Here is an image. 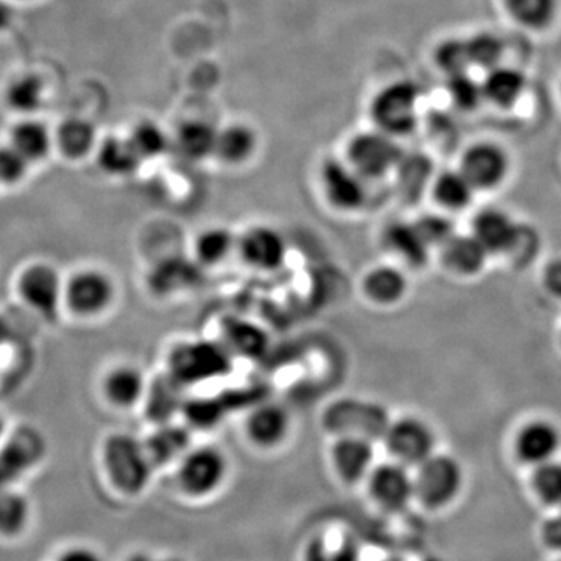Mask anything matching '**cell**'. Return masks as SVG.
Here are the masks:
<instances>
[{"mask_svg": "<svg viewBox=\"0 0 561 561\" xmlns=\"http://www.w3.org/2000/svg\"><path fill=\"white\" fill-rule=\"evenodd\" d=\"M231 370L232 354L221 342L180 343L169 356L168 373L184 387L224 378Z\"/></svg>", "mask_w": 561, "mask_h": 561, "instance_id": "6da1fadb", "label": "cell"}, {"mask_svg": "<svg viewBox=\"0 0 561 561\" xmlns=\"http://www.w3.org/2000/svg\"><path fill=\"white\" fill-rule=\"evenodd\" d=\"M420 90L413 81L398 80L373 98L370 116L376 130L391 138L411 135L419 125Z\"/></svg>", "mask_w": 561, "mask_h": 561, "instance_id": "7a4b0ae2", "label": "cell"}, {"mask_svg": "<svg viewBox=\"0 0 561 561\" xmlns=\"http://www.w3.org/2000/svg\"><path fill=\"white\" fill-rule=\"evenodd\" d=\"M103 460L111 482L128 494L146 489L154 467L146 445L128 434L111 435L103 449Z\"/></svg>", "mask_w": 561, "mask_h": 561, "instance_id": "3957f363", "label": "cell"}, {"mask_svg": "<svg viewBox=\"0 0 561 561\" xmlns=\"http://www.w3.org/2000/svg\"><path fill=\"white\" fill-rule=\"evenodd\" d=\"M404 157L400 144L379 130L362 131L346 146V162L362 179L379 180L397 171Z\"/></svg>", "mask_w": 561, "mask_h": 561, "instance_id": "277c9868", "label": "cell"}, {"mask_svg": "<svg viewBox=\"0 0 561 561\" xmlns=\"http://www.w3.org/2000/svg\"><path fill=\"white\" fill-rule=\"evenodd\" d=\"M330 430L339 437H357L376 440L386 435L390 426L389 416L375 402L345 400L332 405L327 415Z\"/></svg>", "mask_w": 561, "mask_h": 561, "instance_id": "5b68a950", "label": "cell"}, {"mask_svg": "<svg viewBox=\"0 0 561 561\" xmlns=\"http://www.w3.org/2000/svg\"><path fill=\"white\" fill-rule=\"evenodd\" d=\"M415 494L424 504L440 507L448 504L459 493L461 470L453 457L434 456L419 465V472L413 478Z\"/></svg>", "mask_w": 561, "mask_h": 561, "instance_id": "8992f818", "label": "cell"}, {"mask_svg": "<svg viewBox=\"0 0 561 561\" xmlns=\"http://www.w3.org/2000/svg\"><path fill=\"white\" fill-rule=\"evenodd\" d=\"M320 183L328 203L342 213H356L368 201L365 180L346 161L330 158L321 162Z\"/></svg>", "mask_w": 561, "mask_h": 561, "instance_id": "52a82bcc", "label": "cell"}, {"mask_svg": "<svg viewBox=\"0 0 561 561\" xmlns=\"http://www.w3.org/2000/svg\"><path fill=\"white\" fill-rule=\"evenodd\" d=\"M21 297L31 308L47 320H54L60 311L65 286L58 272L47 264H36L22 273Z\"/></svg>", "mask_w": 561, "mask_h": 561, "instance_id": "ba28073f", "label": "cell"}, {"mask_svg": "<svg viewBox=\"0 0 561 561\" xmlns=\"http://www.w3.org/2000/svg\"><path fill=\"white\" fill-rule=\"evenodd\" d=\"M387 448L402 465H420L432 456L435 438L424 421L405 416L390 423L386 435Z\"/></svg>", "mask_w": 561, "mask_h": 561, "instance_id": "9c48e42d", "label": "cell"}, {"mask_svg": "<svg viewBox=\"0 0 561 561\" xmlns=\"http://www.w3.org/2000/svg\"><path fill=\"white\" fill-rule=\"evenodd\" d=\"M508 169L511 161L500 146L493 142H478L465 151L459 171L478 191L500 186L507 176Z\"/></svg>", "mask_w": 561, "mask_h": 561, "instance_id": "30bf717a", "label": "cell"}, {"mask_svg": "<svg viewBox=\"0 0 561 561\" xmlns=\"http://www.w3.org/2000/svg\"><path fill=\"white\" fill-rule=\"evenodd\" d=\"M65 298L79 316H99L114 301V284L105 273L80 272L66 284Z\"/></svg>", "mask_w": 561, "mask_h": 561, "instance_id": "8fae6325", "label": "cell"}, {"mask_svg": "<svg viewBox=\"0 0 561 561\" xmlns=\"http://www.w3.org/2000/svg\"><path fill=\"white\" fill-rule=\"evenodd\" d=\"M238 250L242 260L261 272L278 271L287 257V243L275 228H250L238 241Z\"/></svg>", "mask_w": 561, "mask_h": 561, "instance_id": "7c38bea8", "label": "cell"}, {"mask_svg": "<svg viewBox=\"0 0 561 561\" xmlns=\"http://www.w3.org/2000/svg\"><path fill=\"white\" fill-rule=\"evenodd\" d=\"M227 472V460L216 448H201L183 457L180 481L192 494H206L216 490Z\"/></svg>", "mask_w": 561, "mask_h": 561, "instance_id": "4fadbf2b", "label": "cell"}, {"mask_svg": "<svg viewBox=\"0 0 561 561\" xmlns=\"http://www.w3.org/2000/svg\"><path fill=\"white\" fill-rule=\"evenodd\" d=\"M472 236L490 253L512 250L519 239V228L504 210L483 209L472 220Z\"/></svg>", "mask_w": 561, "mask_h": 561, "instance_id": "5bb4252c", "label": "cell"}, {"mask_svg": "<svg viewBox=\"0 0 561 561\" xmlns=\"http://www.w3.org/2000/svg\"><path fill=\"white\" fill-rule=\"evenodd\" d=\"M370 489L375 500L391 511L404 507L415 494L413 478L402 463H387L376 468L371 474Z\"/></svg>", "mask_w": 561, "mask_h": 561, "instance_id": "9a60e30c", "label": "cell"}, {"mask_svg": "<svg viewBox=\"0 0 561 561\" xmlns=\"http://www.w3.org/2000/svg\"><path fill=\"white\" fill-rule=\"evenodd\" d=\"M561 434L552 423L545 420L531 421L519 431L516 437V453L519 459L531 465H542L553 460L559 453Z\"/></svg>", "mask_w": 561, "mask_h": 561, "instance_id": "2e32d148", "label": "cell"}, {"mask_svg": "<svg viewBox=\"0 0 561 561\" xmlns=\"http://www.w3.org/2000/svg\"><path fill=\"white\" fill-rule=\"evenodd\" d=\"M183 383L176 381L169 373L154 378L149 386H147L146 397V413L149 420L160 424L172 423V419L183 411L184 402L187 398L184 397Z\"/></svg>", "mask_w": 561, "mask_h": 561, "instance_id": "e0dca14e", "label": "cell"}, {"mask_svg": "<svg viewBox=\"0 0 561 561\" xmlns=\"http://www.w3.org/2000/svg\"><path fill=\"white\" fill-rule=\"evenodd\" d=\"M481 87L483 102H489L496 108L508 110L523 98L527 88V79L522 70L500 65L486 70Z\"/></svg>", "mask_w": 561, "mask_h": 561, "instance_id": "ac0fdd59", "label": "cell"}, {"mask_svg": "<svg viewBox=\"0 0 561 561\" xmlns=\"http://www.w3.org/2000/svg\"><path fill=\"white\" fill-rule=\"evenodd\" d=\"M9 144L31 164H35L46 160L54 149V131L35 116L21 117L11 127Z\"/></svg>", "mask_w": 561, "mask_h": 561, "instance_id": "d6986e66", "label": "cell"}, {"mask_svg": "<svg viewBox=\"0 0 561 561\" xmlns=\"http://www.w3.org/2000/svg\"><path fill=\"white\" fill-rule=\"evenodd\" d=\"M47 99V87L36 72H22L11 77L3 90V102L21 117L35 116Z\"/></svg>", "mask_w": 561, "mask_h": 561, "instance_id": "ffe728a7", "label": "cell"}, {"mask_svg": "<svg viewBox=\"0 0 561 561\" xmlns=\"http://www.w3.org/2000/svg\"><path fill=\"white\" fill-rule=\"evenodd\" d=\"M289 412L278 404H271V402L256 405L247 420V431H249L251 440L260 446H265V448H271V446L283 442L289 434Z\"/></svg>", "mask_w": 561, "mask_h": 561, "instance_id": "44dd1931", "label": "cell"}, {"mask_svg": "<svg viewBox=\"0 0 561 561\" xmlns=\"http://www.w3.org/2000/svg\"><path fill=\"white\" fill-rule=\"evenodd\" d=\"M382 242L391 254L412 267H421L426 264L427 256H430L431 247L416 230L415 224L393 221V224L387 225Z\"/></svg>", "mask_w": 561, "mask_h": 561, "instance_id": "7402d4cb", "label": "cell"}, {"mask_svg": "<svg viewBox=\"0 0 561 561\" xmlns=\"http://www.w3.org/2000/svg\"><path fill=\"white\" fill-rule=\"evenodd\" d=\"M362 290L375 305L394 306L408 294V276L393 265H378L365 275Z\"/></svg>", "mask_w": 561, "mask_h": 561, "instance_id": "603a6c76", "label": "cell"}, {"mask_svg": "<svg viewBox=\"0 0 561 561\" xmlns=\"http://www.w3.org/2000/svg\"><path fill=\"white\" fill-rule=\"evenodd\" d=\"M219 130L209 122L192 119L183 122L175 133L173 144L181 157L187 161L198 162L214 157Z\"/></svg>", "mask_w": 561, "mask_h": 561, "instance_id": "cb8c5ba5", "label": "cell"}, {"mask_svg": "<svg viewBox=\"0 0 561 561\" xmlns=\"http://www.w3.org/2000/svg\"><path fill=\"white\" fill-rule=\"evenodd\" d=\"M98 130L90 121L69 117L54 131L55 147L69 160H81L99 146Z\"/></svg>", "mask_w": 561, "mask_h": 561, "instance_id": "d4e9b609", "label": "cell"}, {"mask_svg": "<svg viewBox=\"0 0 561 561\" xmlns=\"http://www.w3.org/2000/svg\"><path fill=\"white\" fill-rule=\"evenodd\" d=\"M335 468L345 481L364 478L373 463L371 442L357 437H339L332 449Z\"/></svg>", "mask_w": 561, "mask_h": 561, "instance_id": "484cf974", "label": "cell"}, {"mask_svg": "<svg viewBox=\"0 0 561 561\" xmlns=\"http://www.w3.org/2000/svg\"><path fill=\"white\" fill-rule=\"evenodd\" d=\"M256 149V131L245 124H231L219 130L214 157L228 165H241L253 158Z\"/></svg>", "mask_w": 561, "mask_h": 561, "instance_id": "4316f807", "label": "cell"}, {"mask_svg": "<svg viewBox=\"0 0 561 561\" xmlns=\"http://www.w3.org/2000/svg\"><path fill=\"white\" fill-rule=\"evenodd\" d=\"M95 150H98L99 168L111 176H130L142 164L128 136H108L99 140Z\"/></svg>", "mask_w": 561, "mask_h": 561, "instance_id": "83f0119b", "label": "cell"}, {"mask_svg": "<svg viewBox=\"0 0 561 561\" xmlns=\"http://www.w3.org/2000/svg\"><path fill=\"white\" fill-rule=\"evenodd\" d=\"M224 345L230 350L232 356L260 357L268 348V337L257 324L241 319H230L221 324Z\"/></svg>", "mask_w": 561, "mask_h": 561, "instance_id": "f1b7e54d", "label": "cell"}, {"mask_svg": "<svg viewBox=\"0 0 561 561\" xmlns=\"http://www.w3.org/2000/svg\"><path fill=\"white\" fill-rule=\"evenodd\" d=\"M489 251L472 234H454L443 245V260L454 272L461 275H474L485 265Z\"/></svg>", "mask_w": 561, "mask_h": 561, "instance_id": "f546056e", "label": "cell"}, {"mask_svg": "<svg viewBox=\"0 0 561 561\" xmlns=\"http://www.w3.org/2000/svg\"><path fill=\"white\" fill-rule=\"evenodd\" d=\"M201 264L184 260H165L153 268L150 275L151 289L161 295L186 290L198 280Z\"/></svg>", "mask_w": 561, "mask_h": 561, "instance_id": "4dcf8cb0", "label": "cell"}, {"mask_svg": "<svg viewBox=\"0 0 561 561\" xmlns=\"http://www.w3.org/2000/svg\"><path fill=\"white\" fill-rule=\"evenodd\" d=\"M190 432L173 423L160 424L144 443L153 465H165L184 456L190 448Z\"/></svg>", "mask_w": 561, "mask_h": 561, "instance_id": "1f68e13d", "label": "cell"}, {"mask_svg": "<svg viewBox=\"0 0 561 561\" xmlns=\"http://www.w3.org/2000/svg\"><path fill=\"white\" fill-rule=\"evenodd\" d=\"M147 382L135 367H119L105 379V393L113 404L131 408L146 397Z\"/></svg>", "mask_w": 561, "mask_h": 561, "instance_id": "d6a6232c", "label": "cell"}, {"mask_svg": "<svg viewBox=\"0 0 561 561\" xmlns=\"http://www.w3.org/2000/svg\"><path fill=\"white\" fill-rule=\"evenodd\" d=\"M513 21L531 32L551 27L559 14L560 0H504Z\"/></svg>", "mask_w": 561, "mask_h": 561, "instance_id": "836d02e7", "label": "cell"}, {"mask_svg": "<svg viewBox=\"0 0 561 561\" xmlns=\"http://www.w3.org/2000/svg\"><path fill=\"white\" fill-rule=\"evenodd\" d=\"M44 453V445L35 432L24 430L16 432L14 437L3 446L0 451V457L13 468L18 474L22 476L24 472L31 470L33 465L38 463L41 456Z\"/></svg>", "mask_w": 561, "mask_h": 561, "instance_id": "e575fe53", "label": "cell"}, {"mask_svg": "<svg viewBox=\"0 0 561 561\" xmlns=\"http://www.w3.org/2000/svg\"><path fill=\"white\" fill-rule=\"evenodd\" d=\"M474 192L470 181L460 171L442 172L432 184L435 202L449 210L467 208Z\"/></svg>", "mask_w": 561, "mask_h": 561, "instance_id": "d590c367", "label": "cell"}, {"mask_svg": "<svg viewBox=\"0 0 561 561\" xmlns=\"http://www.w3.org/2000/svg\"><path fill=\"white\" fill-rule=\"evenodd\" d=\"M31 502L18 491L7 490L0 493V535L18 537L31 523Z\"/></svg>", "mask_w": 561, "mask_h": 561, "instance_id": "8d00e7d4", "label": "cell"}, {"mask_svg": "<svg viewBox=\"0 0 561 561\" xmlns=\"http://www.w3.org/2000/svg\"><path fill=\"white\" fill-rule=\"evenodd\" d=\"M238 247L234 236L227 228H208L195 239V256L201 265H217L230 256Z\"/></svg>", "mask_w": 561, "mask_h": 561, "instance_id": "74e56055", "label": "cell"}, {"mask_svg": "<svg viewBox=\"0 0 561 561\" xmlns=\"http://www.w3.org/2000/svg\"><path fill=\"white\" fill-rule=\"evenodd\" d=\"M131 146L138 151L140 160H157L171 149L172 140L168 133L153 121H140L128 135Z\"/></svg>", "mask_w": 561, "mask_h": 561, "instance_id": "f35d334b", "label": "cell"}, {"mask_svg": "<svg viewBox=\"0 0 561 561\" xmlns=\"http://www.w3.org/2000/svg\"><path fill=\"white\" fill-rule=\"evenodd\" d=\"M230 405L231 400H227L225 397L187 398L181 413H183L190 426L197 427V430H210V427L217 426L221 419L227 415Z\"/></svg>", "mask_w": 561, "mask_h": 561, "instance_id": "ab89813d", "label": "cell"}, {"mask_svg": "<svg viewBox=\"0 0 561 561\" xmlns=\"http://www.w3.org/2000/svg\"><path fill=\"white\" fill-rule=\"evenodd\" d=\"M359 549L350 537H319L311 542L306 561H357Z\"/></svg>", "mask_w": 561, "mask_h": 561, "instance_id": "60d3db41", "label": "cell"}, {"mask_svg": "<svg viewBox=\"0 0 561 561\" xmlns=\"http://www.w3.org/2000/svg\"><path fill=\"white\" fill-rule=\"evenodd\" d=\"M467 46L471 66L490 70L501 65L504 44H502L500 36L489 32L478 33V35L467 39Z\"/></svg>", "mask_w": 561, "mask_h": 561, "instance_id": "b9f144b4", "label": "cell"}, {"mask_svg": "<svg viewBox=\"0 0 561 561\" xmlns=\"http://www.w3.org/2000/svg\"><path fill=\"white\" fill-rule=\"evenodd\" d=\"M435 65L446 73V77L468 72L471 68L467 39L449 38L438 44L434 54Z\"/></svg>", "mask_w": 561, "mask_h": 561, "instance_id": "7bdbcfd3", "label": "cell"}, {"mask_svg": "<svg viewBox=\"0 0 561 561\" xmlns=\"http://www.w3.org/2000/svg\"><path fill=\"white\" fill-rule=\"evenodd\" d=\"M398 186L408 198H416V195L426 186L427 176L431 175V164L423 157H402L398 164Z\"/></svg>", "mask_w": 561, "mask_h": 561, "instance_id": "ee69618b", "label": "cell"}, {"mask_svg": "<svg viewBox=\"0 0 561 561\" xmlns=\"http://www.w3.org/2000/svg\"><path fill=\"white\" fill-rule=\"evenodd\" d=\"M446 91H448L454 105L459 110L472 111L483 102L481 83L472 79L468 72L448 77Z\"/></svg>", "mask_w": 561, "mask_h": 561, "instance_id": "f6af8a7d", "label": "cell"}, {"mask_svg": "<svg viewBox=\"0 0 561 561\" xmlns=\"http://www.w3.org/2000/svg\"><path fill=\"white\" fill-rule=\"evenodd\" d=\"M534 486L542 502L561 505V461L549 460L538 465Z\"/></svg>", "mask_w": 561, "mask_h": 561, "instance_id": "bcb514c9", "label": "cell"}, {"mask_svg": "<svg viewBox=\"0 0 561 561\" xmlns=\"http://www.w3.org/2000/svg\"><path fill=\"white\" fill-rule=\"evenodd\" d=\"M31 162L7 142L0 146V183L16 184L27 176Z\"/></svg>", "mask_w": 561, "mask_h": 561, "instance_id": "7dc6e473", "label": "cell"}, {"mask_svg": "<svg viewBox=\"0 0 561 561\" xmlns=\"http://www.w3.org/2000/svg\"><path fill=\"white\" fill-rule=\"evenodd\" d=\"M416 230L423 236L427 245H445L446 242L454 236V227L451 221L446 217L437 216V214H427V216L420 217L419 220L413 221Z\"/></svg>", "mask_w": 561, "mask_h": 561, "instance_id": "c3c4849f", "label": "cell"}, {"mask_svg": "<svg viewBox=\"0 0 561 561\" xmlns=\"http://www.w3.org/2000/svg\"><path fill=\"white\" fill-rule=\"evenodd\" d=\"M561 507V505H560ZM542 540H545L546 545L549 548L557 549L560 551L561 549V511L559 515L553 516V518L548 519L545 526H542Z\"/></svg>", "mask_w": 561, "mask_h": 561, "instance_id": "681fc988", "label": "cell"}, {"mask_svg": "<svg viewBox=\"0 0 561 561\" xmlns=\"http://www.w3.org/2000/svg\"><path fill=\"white\" fill-rule=\"evenodd\" d=\"M57 561H103L101 553L95 552L94 549L87 548V546H73V548L66 549L58 557Z\"/></svg>", "mask_w": 561, "mask_h": 561, "instance_id": "f907efd6", "label": "cell"}, {"mask_svg": "<svg viewBox=\"0 0 561 561\" xmlns=\"http://www.w3.org/2000/svg\"><path fill=\"white\" fill-rule=\"evenodd\" d=\"M13 22V0H0V35L9 31Z\"/></svg>", "mask_w": 561, "mask_h": 561, "instance_id": "816d5d0a", "label": "cell"}, {"mask_svg": "<svg viewBox=\"0 0 561 561\" xmlns=\"http://www.w3.org/2000/svg\"><path fill=\"white\" fill-rule=\"evenodd\" d=\"M9 335H10L9 327H7L5 321L0 319V345H2V343L5 342L7 339H9Z\"/></svg>", "mask_w": 561, "mask_h": 561, "instance_id": "f5cc1de1", "label": "cell"}, {"mask_svg": "<svg viewBox=\"0 0 561 561\" xmlns=\"http://www.w3.org/2000/svg\"><path fill=\"white\" fill-rule=\"evenodd\" d=\"M127 561H154L151 557L146 556V553H135V556L130 557Z\"/></svg>", "mask_w": 561, "mask_h": 561, "instance_id": "db71d44e", "label": "cell"}, {"mask_svg": "<svg viewBox=\"0 0 561 561\" xmlns=\"http://www.w3.org/2000/svg\"><path fill=\"white\" fill-rule=\"evenodd\" d=\"M3 432H5V421H3L2 413H0V438L3 437Z\"/></svg>", "mask_w": 561, "mask_h": 561, "instance_id": "11a10c76", "label": "cell"}, {"mask_svg": "<svg viewBox=\"0 0 561 561\" xmlns=\"http://www.w3.org/2000/svg\"><path fill=\"white\" fill-rule=\"evenodd\" d=\"M13 2H35V0H13Z\"/></svg>", "mask_w": 561, "mask_h": 561, "instance_id": "9f6ffc18", "label": "cell"}, {"mask_svg": "<svg viewBox=\"0 0 561 561\" xmlns=\"http://www.w3.org/2000/svg\"><path fill=\"white\" fill-rule=\"evenodd\" d=\"M383 561H398V560H383Z\"/></svg>", "mask_w": 561, "mask_h": 561, "instance_id": "6f0895ef", "label": "cell"}, {"mask_svg": "<svg viewBox=\"0 0 561 561\" xmlns=\"http://www.w3.org/2000/svg\"><path fill=\"white\" fill-rule=\"evenodd\" d=\"M169 561H176V560H169Z\"/></svg>", "mask_w": 561, "mask_h": 561, "instance_id": "680465c9", "label": "cell"}, {"mask_svg": "<svg viewBox=\"0 0 561 561\" xmlns=\"http://www.w3.org/2000/svg\"><path fill=\"white\" fill-rule=\"evenodd\" d=\"M434 561H438V560H434Z\"/></svg>", "mask_w": 561, "mask_h": 561, "instance_id": "91938a15", "label": "cell"}]
</instances>
